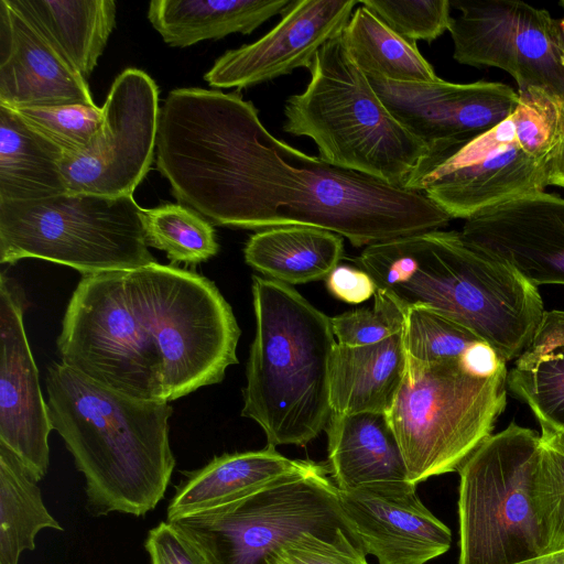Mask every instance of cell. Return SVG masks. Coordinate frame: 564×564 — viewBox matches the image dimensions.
Returning a JSON list of instances; mask_svg holds the SVG:
<instances>
[{
	"label": "cell",
	"mask_w": 564,
	"mask_h": 564,
	"mask_svg": "<svg viewBox=\"0 0 564 564\" xmlns=\"http://www.w3.org/2000/svg\"><path fill=\"white\" fill-rule=\"evenodd\" d=\"M326 286L336 299L348 304H361L373 296L377 285L362 269L338 264L326 278Z\"/></svg>",
	"instance_id": "f35d334b"
},
{
	"label": "cell",
	"mask_w": 564,
	"mask_h": 564,
	"mask_svg": "<svg viewBox=\"0 0 564 564\" xmlns=\"http://www.w3.org/2000/svg\"><path fill=\"white\" fill-rule=\"evenodd\" d=\"M462 360L468 370L480 377L492 376L506 366L497 352L484 341L470 347Z\"/></svg>",
	"instance_id": "ab89813d"
},
{
	"label": "cell",
	"mask_w": 564,
	"mask_h": 564,
	"mask_svg": "<svg viewBox=\"0 0 564 564\" xmlns=\"http://www.w3.org/2000/svg\"><path fill=\"white\" fill-rule=\"evenodd\" d=\"M11 110L28 127L58 147L63 154L85 148L102 121V108L97 105L70 104Z\"/></svg>",
	"instance_id": "836d02e7"
},
{
	"label": "cell",
	"mask_w": 564,
	"mask_h": 564,
	"mask_svg": "<svg viewBox=\"0 0 564 564\" xmlns=\"http://www.w3.org/2000/svg\"><path fill=\"white\" fill-rule=\"evenodd\" d=\"M344 253L343 237L317 227L280 226L260 230L247 241L248 265L289 284L326 280Z\"/></svg>",
	"instance_id": "484cf974"
},
{
	"label": "cell",
	"mask_w": 564,
	"mask_h": 564,
	"mask_svg": "<svg viewBox=\"0 0 564 564\" xmlns=\"http://www.w3.org/2000/svg\"><path fill=\"white\" fill-rule=\"evenodd\" d=\"M325 431L326 464L338 489L408 480L405 462L387 414L333 412Z\"/></svg>",
	"instance_id": "7402d4cb"
},
{
	"label": "cell",
	"mask_w": 564,
	"mask_h": 564,
	"mask_svg": "<svg viewBox=\"0 0 564 564\" xmlns=\"http://www.w3.org/2000/svg\"><path fill=\"white\" fill-rule=\"evenodd\" d=\"M239 163L212 223L243 229L311 226L354 247L440 229L452 219L425 195L334 166L271 134L257 108L228 94Z\"/></svg>",
	"instance_id": "6da1fadb"
},
{
	"label": "cell",
	"mask_w": 564,
	"mask_h": 564,
	"mask_svg": "<svg viewBox=\"0 0 564 564\" xmlns=\"http://www.w3.org/2000/svg\"><path fill=\"white\" fill-rule=\"evenodd\" d=\"M507 368L489 377L468 370L462 359L408 362L387 417L414 485L458 471L494 431L507 403Z\"/></svg>",
	"instance_id": "ba28073f"
},
{
	"label": "cell",
	"mask_w": 564,
	"mask_h": 564,
	"mask_svg": "<svg viewBox=\"0 0 564 564\" xmlns=\"http://www.w3.org/2000/svg\"><path fill=\"white\" fill-rule=\"evenodd\" d=\"M343 37L351 57L368 77L401 83L440 78L415 42L395 33L362 4L352 12Z\"/></svg>",
	"instance_id": "f546056e"
},
{
	"label": "cell",
	"mask_w": 564,
	"mask_h": 564,
	"mask_svg": "<svg viewBox=\"0 0 564 564\" xmlns=\"http://www.w3.org/2000/svg\"><path fill=\"white\" fill-rule=\"evenodd\" d=\"M451 34L456 62L510 74L519 91L544 89L564 100V57L557 19L514 0H453Z\"/></svg>",
	"instance_id": "4fadbf2b"
},
{
	"label": "cell",
	"mask_w": 564,
	"mask_h": 564,
	"mask_svg": "<svg viewBox=\"0 0 564 564\" xmlns=\"http://www.w3.org/2000/svg\"><path fill=\"white\" fill-rule=\"evenodd\" d=\"M359 3L372 11L395 33L415 43L419 40H436L448 31L452 20L449 0H361Z\"/></svg>",
	"instance_id": "d590c367"
},
{
	"label": "cell",
	"mask_w": 564,
	"mask_h": 564,
	"mask_svg": "<svg viewBox=\"0 0 564 564\" xmlns=\"http://www.w3.org/2000/svg\"><path fill=\"white\" fill-rule=\"evenodd\" d=\"M167 522L204 564H270L304 533L362 550L326 463L313 462L243 499Z\"/></svg>",
	"instance_id": "8992f818"
},
{
	"label": "cell",
	"mask_w": 564,
	"mask_h": 564,
	"mask_svg": "<svg viewBox=\"0 0 564 564\" xmlns=\"http://www.w3.org/2000/svg\"><path fill=\"white\" fill-rule=\"evenodd\" d=\"M101 108L102 121L90 142L62 156L67 192L133 195L156 148L159 88L145 72L126 68L113 80Z\"/></svg>",
	"instance_id": "5bb4252c"
},
{
	"label": "cell",
	"mask_w": 564,
	"mask_h": 564,
	"mask_svg": "<svg viewBox=\"0 0 564 564\" xmlns=\"http://www.w3.org/2000/svg\"><path fill=\"white\" fill-rule=\"evenodd\" d=\"M124 272L83 275L56 341L62 364L120 394L167 402L162 361L131 307Z\"/></svg>",
	"instance_id": "7c38bea8"
},
{
	"label": "cell",
	"mask_w": 564,
	"mask_h": 564,
	"mask_svg": "<svg viewBox=\"0 0 564 564\" xmlns=\"http://www.w3.org/2000/svg\"><path fill=\"white\" fill-rule=\"evenodd\" d=\"M523 564H564V551L547 554Z\"/></svg>",
	"instance_id": "b9f144b4"
},
{
	"label": "cell",
	"mask_w": 564,
	"mask_h": 564,
	"mask_svg": "<svg viewBox=\"0 0 564 564\" xmlns=\"http://www.w3.org/2000/svg\"><path fill=\"white\" fill-rule=\"evenodd\" d=\"M356 0L292 1L281 21L258 41L218 57L204 79L214 88H246L310 69L317 51L341 34Z\"/></svg>",
	"instance_id": "ac0fdd59"
},
{
	"label": "cell",
	"mask_w": 564,
	"mask_h": 564,
	"mask_svg": "<svg viewBox=\"0 0 564 564\" xmlns=\"http://www.w3.org/2000/svg\"><path fill=\"white\" fill-rule=\"evenodd\" d=\"M560 6L564 8V0L560 2ZM557 28H558V40H560V47L563 53L564 57V17L562 19L557 20Z\"/></svg>",
	"instance_id": "7bdbcfd3"
},
{
	"label": "cell",
	"mask_w": 564,
	"mask_h": 564,
	"mask_svg": "<svg viewBox=\"0 0 564 564\" xmlns=\"http://www.w3.org/2000/svg\"><path fill=\"white\" fill-rule=\"evenodd\" d=\"M535 499L544 555L564 551V432L541 430Z\"/></svg>",
	"instance_id": "d6a6232c"
},
{
	"label": "cell",
	"mask_w": 564,
	"mask_h": 564,
	"mask_svg": "<svg viewBox=\"0 0 564 564\" xmlns=\"http://www.w3.org/2000/svg\"><path fill=\"white\" fill-rule=\"evenodd\" d=\"M553 135L534 113L518 105L496 127L448 156L422 162L404 188L419 192L451 218L544 192Z\"/></svg>",
	"instance_id": "8fae6325"
},
{
	"label": "cell",
	"mask_w": 564,
	"mask_h": 564,
	"mask_svg": "<svg viewBox=\"0 0 564 564\" xmlns=\"http://www.w3.org/2000/svg\"><path fill=\"white\" fill-rule=\"evenodd\" d=\"M133 195L64 193L29 202H0V262L25 258L90 275L156 262Z\"/></svg>",
	"instance_id": "30bf717a"
},
{
	"label": "cell",
	"mask_w": 564,
	"mask_h": 564,
	"mask_svg": "<svg viewBox=\"0 0 564 564\" xmlns=\"http://www.w3.org/2000/svg\"><path fill=\"white\" fill-rule=\"evenodd\" d=\"M0 280V443L40 481L50 465L53 427L23 325L25 293L4 273Z\"/></svg>",
	"instance_id": "2e32d148"
},
{
	"label": "cell",
	"mask_w": 564,
	"mask_h": 564,
	"mask_svg": "<svg viewBox=\"0 0 564 564\" xmlns=\"http://www.w3.org/2000/svg\"><path fill=\"white\" fill-rule=\"evenodd\" d=\"M406 366L402 332L369 346L346 347L337 343L330 361L333 412L387 414L402 386Z\"/></svg>",
	"instance_id": "603a6c76"
},
{
	"label": "cell",
	"mask_w": 564,
	"mask_h": 564,
	"mask_svg": "<svg viewBox=\"0 0 564 564\" xmlns=\"http://www.w3.org/2000/svg\"><path fill=\"white\" fill-rule=\"evenodd\" d=\"M368 78L392 116L427 147L424 162L442 160L489 131L508 118L519 101L518 93L497 82Z\"/></svg>",
	"instance_id": "9a60e30c"
},
{
	"label": "cell",
	"mask_w": 564,
	"mask_h": 564,
	"mask_svg": "<svg viewBox=\"0 0 564 564\" xmlns=\"http://www.w3.org/2000/svg\"><path fill=\"white\" fill-rule=\"evenodd\" d=\"M47 409L85 477L88 511L142 517L164 498L176 465L169 402L133 399L54 362L46 375Z\"/></svg>",
	"instance_id": "7a4b0ae2"
},
{
	"label": "cell",
	"mask_w": 564,
	"mask_h": 564,
	"mask_svg": "<svg viewBox=\"0 0 564 564\" xmlns=\"http://www.w3.org/2000/svg\"><path fill=\"white\" fill-rule=\"evenodd\" d=\"M290 0H153L148 19L163 41L186 47L232 33L250 34L283 13Z\"/></svg>",
	"instance_id": "d4e9b609"
},
{
	"label": "cell",
	"mask_w": 564,
	"mask_h": 564,
	"mask_svg": "<svg viewBox=\"0 0 564 564\" xmlns=\"http://www.w3.org/2000/svg\"><path fill=\"white\" fill-rule=\"evenodd\" d=\"M37 481L0 443V564H19L23 551L35 549L42 529L64 530L45 507Z\"/></svg>",
	"instance_id": "f1b7e54d"
},
{
	"label": "cell",
	"mask_w": 564,
	"mask_h": 564,
	"mask_svg": "<svg viewBox=\"0 0 564 564\" xmlns=\"http://www.w3.org/2000/svg\"><path fill=\"white\" fill-rule=\"evenodd\" d=\"M62 150L0 106V202H29L67 192Z\"/></svg>",
	"instance_id": "83f0119b"
},
{
	"label": "cell",
	"mask_w": 564,
	"mask_h": 564,
	"mask_svg": "<svg viewBox=\"0 0 564 564\" xmlns=\"http://www.w3.org/2000/svg\"><path fill=\"white\" fill-rule=\"evenodd\" d=\"M141 217L148 246L164 251L172 265L197 264L219 251L213 225L187 206L142 208Z\"/></svg>",
	"instance_id": "4dcf8cb0"
},
{
	"label": "cell",
	"mask_w": 564,
	"mask_h": 564,
	"mask_svg": "<svg viewBox=\"0 0 564 564\" xmlns=\"http://www.w3.org/2000/svg\"><path fill=\"white\" fill-rule=\"evenodd\" d=\"M312 463L288 458L271 445L216 456L199 469L182 471L185 477L170 500L167 521L243 499Z\"/></svg>",
	"instance_id": "44dd1931"
},
{
	"label": "cell",
	"mask_w": 564,
	"mask_h": 564,
	"mask_svg": "<svg viewBox=\"0 0 564 564\" xmlns=\"http://www.w3.org/2000/svg\"><path fill=\"white\" fill-rule=\"evenodd\" d=\"M540 435L511 422L458 469L457 564H523L544 555L535 479Z\"/></svg>",
	"instance_id": "9c48e42d"
},
{
	"label": "cell",
	"mask_w": 564,
	"mask_h": 564,
	"mask_svg": "<svg viewBox=\"0 0 564 564\" xmlns=\"http://www.w3.org/2000/svg\"><path fill=\"white\" fill-rule=\"evenodd\" d=\"M512 394L541 430L564 432V311H545L527 348L507 375Z\"/></svg>",
	"instance_id": "4316f807"
},
{
	"label": "cell",
	"mask_w": 564,
	"mask_h": 564,
	"mask_svg": "<svg viewBox=\"0 0 564 564\" xmlns=\"http://www.w3.org/2000/svg\"><path fill=\"white\" fill-rule=\"evenodd\" d=\"M85 78L116 25L113 0H7Z\"/></svg>",
	"instance_id": "cb8c5ba5"
},
{
	"label": "cell",
	"mask_w": 564,
	"mask_h": 564,
	"mask_svg": "<svg viewBox=\"0 0 564 564\" xmlns=\"http://www.w3.org/2000/svg\"><path fill=\"white\" fill-rule=\"evenodd\" d=\"M546 178L547 186L564 188V133L547 160Z\"/></svg>",
	"instance_id": "60d3db41"
},
{
	"label": "cell",
	"mask_w": 564,
	"mask_h": 564,
	"mask_svg": "<svg viewBox=\"0 0 564 564\" xmlns=\"http://www.w3.org/2000/svg\"><path fill=\"white\" fill-rule=\"evenodd\" d=\"M408 239L412 271L391 292L408 306H430L465 326L505 362L517 359L545 312L538 288L462 231L435 229Z\"/></svg>",
	"instance_id": "5b68a950"
},
{
	"label": "cell",
	"mask_w": 564,
	"mask_h": 564,
	"mask_svg": "<svg viewBox=\"0 0 564 564\" xmlns=\"http://www.w3.org/2000/svg\"><path fill=\"white\" fill-rule=\"evenodd\" d=\"M402 334L408 362L420 365L463 359L470 347L482 341L465 326L422 304L408 306Z\"/></svg>",
	"instance_id": "1f68e13d"
},
{
	"label": "cell",
	"mask_w": 564,
	"mask_h": 564,
	"mask_svg": "<svg viewBox=\"0 0 564 564\" xmlns=\"http://www.w3.org/2000/svg\"><path fill=\"white\" fill-rule=\"evenodd\" d=\"M462 234L534 286L564 285V198L539 192L466 219Z\"/></svg>",
	"instance_id": "d6986e66"
},
{
	"label": "cell",
	"mask_w": 564,
	"mask_h": 564,
	"mask_svg": "<svg viewBox=\"0 0 564 564\" xmlns=\"http://www.w3.org/2000/svg\"><path fill=\"white\" fill-rule=\"evenodd\" d=\"M270 564H369L362 550L304 533L283 545Z\"/></svg>",
	"instance_id": "8d00e7d4"
},
{
	"label": "cell",
	"mask_w": 564,
	"mask_h": 564,
	"mask_svg": "<svg viewBox=\"0 0 564 564\" xmlns=\"http://www.w3.org/2000/svg\"><path fill=\"white\" fill-rule=\"evenodd\" d=\"M308 70L305 90L285 101L283 130L312 139L334 166L404 188L429 149L382 102L343 33L317 51Z\"/></svg>",
	"instance_id": "277c9868"
},
{
	"label": "cell",
	"mask_w": 564,
	"mask_h": 564,
	"mask_svg": "<svg viewBox=\"0 0 564 564\" xmlns=\"http://www.w3.org/2000/svg\"><path fill=\"white\" fill-rule=\"evenodd\" d=\"M371 307L330 317L336 340L346 347H362L383 341L404 328L408 305L393 292L377 289Z\"/></svg>",
	"instance_id": "e575fe53"
},
{
	"label": "cell",
	"mask_w": 564,
	"mask_h": 564,
	"mask_svg": "<svg viewBox=\"0 0 564 564\" xmlns=\"http://www.w3.org/2000/svg\"><path fill=\"white\" fill-rule=\"evenodd\" d=\"M338 502L364 553L378 564H425L451 547V530L409 480L338 489Z\"/></svg>",
	"instance_id": "e0dca14e"
},
{
	"label": "cell",
	"mask_w": 564,
	"mask_h": 564,
	"mask_svg": "<svg viewBox=\"0 0 564 564\" xmlns=\"http://www.w3.org/2000/svg\"><path fill=\"white\" fill-rule=\"evenodd\" d=\"M96 105L86 79L7 0H0V106Z\"/></svg>",
	"instance_id": "ffe728a7"
},
{
	"label": "cell",
	"mask_w": 564,
	"mask_h": 564,
	"mask_svg": "<svg viewBox=\"0 0 564 564\" xmlns=\"http://www.w3.org/2000/svg\"><path fill=\"white\" fill-rule=\"evenodd\" d=\"M131 307L162 361L167 402L219 383L238 362L240 328L207 278L158 262L124 272Z\"/></svg>",
	"instance_id": "52a82bcc"
},
{
	"label": "cell",
	"mask_w": 564,
	"mask_h": 564,
	"mask_svg": "<svg viewBox=\"0 0 564 564\" xmlns=\"http://www.w3.org/2000/svg\"><path fill=\"white\" fill-rule=\"evenodd\" d=\"M144 549L152 564H204L167 521L149 530Z\"/></svg>",
	"instance_id": "74e56055"
},
{
	"label": "cell",
	"mask_w": 564,
	"mask_h": 564,
	"mask_svg": "<svg viewBox=\"0 0 564 564\" xmlns=\"http://www.w3.org/2000/svg\"><path fill=\"white\" fill-rule=\"evenodd\" d=\"M256 334L246 368L241 415L268 445L305 446L326 429L330 361L337 345L330 317L289 284L253 275Z\"/></svg>",
	"instance_id": "3957f363"
}]
</instances>
